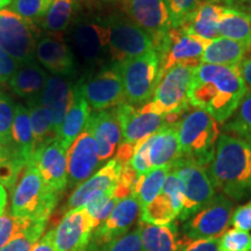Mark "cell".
Listing matches in <instances>:
<instances>
[{
    "label": "cell",
    "instance_id": "816d5d0a",
    "mask_svg": "<svg viewBox=\"0 0 251 251\" xmlns=\"http://www.w3.org/2000/svg\"><path fill=\"white\" fill-rule=\"evenodd\" d=\"M240 71L242 75L247 89L251 91V57L244 58L240 64Z\"/></svg>",
    "mask_w": 251,
    "mask_h": 251
},
{
    "label": "cell",
    "instance_id": "ab89813d",
    "mask_svg": "<svg viewBox=\"0 0 251 251\" xmlns=\"http://www.w3.org/2000/svg\"><path fill=\"white\" fill-rule=\"evenodd\" d=\"M15 107L17 105L13 100L8 98L5 93L0 92V143L11 149H13L12 126H13Z\"/></svg>",
    "mask_w": 251,
    "mask_h": 251
},
{
    "label": "cell",
    "instance_id": "f6af8a7d",
    "mask_svg": "<svg viewBox=\"0 0 251 251\" xmlns=\"http://www.w3.org/2000/svg\"><path fill=\"white\" fill-rule=\"evenodd\" d=\"M161 193L170 199L176 213L179 216L184 206V191L179 177L172 169L169 171L168 176H166Z\"/></svg>",
    "mask_w": 251,
    "mask_h": 251
},
{
    "label": "cell",
    "instance_id": "7402d4cb",
    "mask_svg": "<svg viewBox=\"0 0 251 251\" xmlns=\"http://www.w3.org/2000/svg\"><path fill=\"white\" fill-rule=\"evenodd\" d=\"M227 7H234L228 0H203L181 21L179 27L203 40H214L219 35V20Z\"/></svg>",
    "mask_w": 251,
    "mask_h": 251
},
{
    "label": "cell",
    "instance_id": "ee69618b",
    "mask_svg": "<svg viewBox=\"0 0 251 251\" xmlns=\"http://www.w3.org/2000/svg\"><path fill=\"white\" fill-rule=\"evenodd\" d=\"M220 251H251V234L229 229L220 237Z\"/></svg>",
    "mask_w": 251,
    "mask_h": 251
},
{
    "label": "cell",
    "instance_id": "9a60e30c",
    "mask_svg": "<svg viewBox=\"0 0 251 251\" xmlns=\"http://www.w3.org/2000/svg\"><path fill=\"white\" fill-rule=\"evenodd\" d=\"M121 6L126 17L152 37L153 45L172 27L165 0H121Z\"/></svg>",
    "mask_w": 251,
    "mask_h": 251
},
{
    "label": "cell",
    "instance_id": "681fc988",
    "mask_svg": "<svg viewBox=\"0 0 251 251\" xmlns=\"http://www.w3.org/2000/svg\"><path fill=\"white\" fill-rule=\"evenodd\" d=\"M181 251H220V237L196 240L188 243Z\"/></svg>",
    "mask_w": 251,
    "mask_h": 251
},
{
    "label": "cell",
    "instance_id": "836d02e7",
    "mask_svg": "<svg viewBox=\"0 0 251 251\" xmlns=\"http://www.w3.org/2000/svg\"><path fill=\"white\" fill-rule=\"evenodd\" d=\"M170 170V168H158L152 169L144 175H139L134 196L139 199L142 208L161 193L163 184Z\"/></svg>",
    "mask_w": 251,
    "mask_h": 251
},
{
    "label": "cell",
    "instance_id": "f35d334b",
    "mask_svg": "<svg viewBox=\"0 0 251 251\" xmlns=\"http://www.w3.org/2000/svg\"><path fill=\"white\" fill-rule=\"evenodd\" d=\"M87 251H143L139 224L133 230H129L127 234L115 238L111 242L100 246L90 244Z\"/></svg>",
    "mask_w": 251,
    "mask_h": 251
},
{
    "label": "cell",
    "instance_id": "7c38bea8",
    "mask_svg": "<svg viewBox=\"0 0 251 251\" xmlns=\"http://www.w3.org/2000/svg\"><path fill=\"white\" fill-rule=\"evenodd\" d=\"M231 215V200L224 194H219L186 220L183 226V235L188 241L221 237L230 224Z\"/></svg>",
    "mask_w": 251,
    "mask_h": 251
},
{
    "label": "cell",
    "instance_id": "d4e9b609",
    "mask_svg": "<svg viewBox=\"0 0 251 251\" xmlns=\"http://www.w3.org/2000/svg\"><path fill=\"white\" fill-rule=\"evenodd\" d=\"M109 33L105 23L83 21L75 27L74 43L86 62H96L108 48Z\"/></svg>",
    "mask_w": 251,
    "mask_h": 251
},
{
    "label": "cell",
    "instance_id": "c3c4849f",
    "mask_svg": "<svg viewBox=\"0 0 251 251\" xmlns=\"http://www.w3.org/2000/svg\"><path fill=\"white\" fill-rule=\"evenodd\" d=\"M18 68V63L0 48V83H6L11 79Z\"/></svg>",
    "mask_w": 251,
    "mask_h": 251
},
{
    "label": "cell",
    "instance_id": "4fadbf2b",
    "mask_svg": "<svg viewBox=\"0 0 251 251\" xmlns=\"http://www.w3.org/2000/svg\"><path fill=\"white\" fill-rule=\"evenodd\" d=\"M76 86L94 111L117 107L125 102L124 84L114 64L102 68L98 74L81 80Z\"/></svg>",
    "mask_w": 251,
    "mask_h": 251
},
{
    "label": "cell",
    "instance_id": "5bb4252c",
    "mask_svg": "<svg viewBox=\"0 0 251 251\" xmlns=\"http://www.w3.org/2000/svg\"><path fill=\"white\" fill-rule=\"evenodd\" d=\"M97 225L86 207L70 209L54 229L56 251H87Z\"/></svg>",
    "mask_w": 251,
    "mask_h": 251
},
{
    "label": "cell",
    "instance_id": "4316f807",
    "mask_svg": "<svg viewBox=\"0 0 251 251\" xmlns=\"http://www.w3.org/2000/svg\"><path fill=\"white\" fill-rule=\"evenodd\" d=\"M91 115V107L77 86L74 87L70 106L57 134V140L65 149L70 148L79 135L85 130Z\"/></svg>",
    "mask_w": 251,
    "mask_h": 251
},
{
    "label": "cell",
    "instance_id": "ba28073f",
    "mask_svg": "<svg viewBox=\"0 0 251 251\" xmlns=\"http://www.w3.org/2000/svg\"><path fill=\"white\" fill-rule=\"evenodd\" d=\"M171 169L179 177L184 191V206L178 218L186 221L215 197L214 184L206 166L187 157L178 159Z\"/></svg>",
    "mask_w": 251,
    "mask_h": 251
},
{
    "label": "cell",
    "instance_id": "603a6c76",
    "mask_svg": "<svg viewBox=\"0 0 251 251\" xmlns=\"http://www.w3.org/2000/svg\"><path fill=\"white\" fill-rule=\"evenodd\" d=\"M74 85L64 76L51 75L48 77L45 89L40 96V102L48 113L52 128L58 134L70 106Z\"/></svg>",
    "mask_w": 251,
    "mask_h": 251
},
{
    "label": "cell",
    "instance_id": "5b68a950",
    "mask_svg": "<svg viewBox=\"0 0 251 251\" xmlns=\"http://www.w3.org/2000/svg\"><path fill=\"white\" fill-rule=\"evenodd\" d=\"M113 64L121 76L126 102L133 106H143L149 102L161 80L159 56L156 50Z\"/></svg>",
    "mask_w": 251,
    "mask_h": 251
},
{
    "label": "cell",
    "instance_id": "f1b7e54d",
    "mask_svg": "<svg viewBox=\"0 0 251 251\" xmlns=\"http://www.w3.org/2000/svg\"><path fill=\"white\" fill-rule=\"evenodd\" d=\"M249 50V47L237 41L226 39V37H216L208 43L200 63L235 67L241 64Z\"/></svg>",
    "mask_w": 251,
    "mask_h": 251
},
{
    "label": "cell",
    "instance_id": "11a10c76",
    "mask_svg": "<svg viewBox=\"0 0 251 251\" xmlns=\"http://www.w3.org/2000/svg\"><path fill=\"white\" fill-rule=\"evenodd\" d=\"M11 4H12V0H0V11H1V9L8 8Z\"/></svg>",
    "mask_w": 251,
    "mask_h": 251
},
{
    "label": "cell",
    "instance_id": "cb8c5ba5",
    "mask_svg": "<svg viewBox=\"0 0 251 251\" xmlns=\"http://www.w3.org/2000/svg\"><path fill=\"white\" fill-rule=\"evenodd\" d=\"M144 144L151 170L158 168L171 169L176 162L183 157L176 124L163 127L144 141Z\"/></svg>",
    "mask_w": 251,
    "mask_h": 251
},
{
    "label": "cell",
    "instance_id": "e0dca14e",
    "mask_svg": "<svg viewBox=\"0 0 251 251\" xmlns=\"http://www.w3.org/2000/svg\"><path fill=\"white\" fill-rule=\"evenodd\" d=\"M68 185L70 187L86 181L98 168V146L93 135L85 129L68 149Z\"/></svg>",
    "mask_w": 251,
    "mask_h": 251
},
{
    "label": "cell",
    "instance_id": "7bdbcfd3",
    "mask_svg": "<svg viewBox=\"0 0 251 251\" xmlns=\"http://www.w3.org/2000/svg\"><path fill=\"white\" fill-rule=\"evenodd\" d=\"M35 221H31L29 219L17 218L11 213H4L0 216V250L7 244L11 238L20 233L25 228L33 224Z\"/></svg>",
    "mask_w": 251,
    "mask_h": 251
},
{
    "label": "cell",
    "instance_id": "7dc6e473",
    "mask_svg": "<svg viewBox=\"0 0 251 251\" xmlns=\"http://www.w3.org/2000/svg\"><path fill=\"white\" fill-rule=\"evenodd\" d=\"M230 224L240 230H251V201L238 207L231 215Z\"/></svg>",
    "mask_w": 251,
    "mask_h": 251
},
{
    "label": "cell",
    "instance_id": "8992f818",
    "mask_svg": "<svg viewBox=\"0 0 251 251\" xmlns=\"http://www.w3.org/2000/svg\"><path fill=\"white\" fill-rule=\"evenodd\" d=\"M41 39L36 23L25 19L9 8L0 11V48L18 65L33 62Z\"/></svg>",
    "mask_w": 251,
    "mask_h": 251
},
{
    "label": "cell",
    "instance_id": "2e32d148",
    "mask_svg": "<svg viewBox=\"0 0 251 251\" xmlns=\"http://www.w3.org/2000/svg\"><path fill=\"white\" fill-rule=\"evenodd\" d=\"M68 150L57 139L36 148L30 162L41 177L55 192L61 193L68 185Z\"/></svg>",
    "mask_w": 251,
    "mask_h": 251
},
{
    "label": "cell",
    "instance_id": "b9f144b4",
    "mask_svg": "<svg viewBox=\"0 0 251 251\" xmlns=\"http://www.w3.org/2000/svg\"><path fill=\"white\" fill-rule=\"evenodd\" d=\"M118 202L119 200L114 196V191H109V192L96 198L92 201L87 203L85 207L87 212L90 213V215L93 218L94 222H96L97 228L103 224L106 219L111 215V213Z\"/></svg>",
    "mask_w": 251,
    "mask_h": 251
},
{
    "label": "cell",
    "instance_id": "44dd1931",
    "mask_svg": "<svg viewBox=\"0 0 251 251\" xmlns=\"http://www.w3.org/2000/svg\"><path fill=\"white\" fill-rule=\"evenodd\" d=\"M35 56L52 75L70 76L75 71V58L61 33H49L39 40Z\"/></svg>",
    "mask_w": 251,
    "mask_h": 251
},
{
    "label": "cell",
    "instance_id": "8d00e7d4",
    "mask_svg": "<svg viewBox=\"0 0 251 251\" xmlns=\"http://www.w3.org/2000/svg\"><path fill=\"white\" fill-rule=\"evenodd\" d=\"M225 130L251 142V92L244 96L233 117L225 125Z\"/></svg>",
    "mask_w": 251,
    "mask_h": 251
},
{
    "label": "cell",
    "instance_id": "d590c367",
    "mask_svg": "<svg viewBox=\"0 0 251 251\" xmlns=\"http://www.w3.org/2000/svg\"><path fill=\"white\" fill-rule=\"evenodd\" d=\"M26 163L21 161L13 149L0 143V184L13 191L20 174L26 168Z\"/></svg>",
    "mask_w": 251,
    "mask_h": 251
},
{
    "label": "cell",
    "instance_id": "1f68e13d",
    "mask_svg": "<svg viewBox=\"0 0 251 251\" xmlns=\"http://www.w3.org/2000/svg\"><path fill=\"white\" fill-rule=\"evenodd\" d=\"M79 7V0H52L41 26L50 33H62L70 26Z\"/></svg>",
    "mask_w": 251,
    "mask_h": 251
},
{
    "label": "cell",
    "instance_id": "9c48e42d",
    "mask_svg": "<svg viewBox=\"0 0 251 251\" xmlns=\"http://www.w3.org/2000/svg\"><path fill=\"white\" fill-rule=\"evenodd\" d=\"M196 68L176 65L163 75L157 84L150 106L162 115L183 117L190 106L188 91Z\"/></svg>",
    "mask_w": 251,
    "mask_h": 251
},
{
    "label": "cell",
    "instance_id": "ac0fdd59",
    "mask_svg": "<svg viewBox=\"0 0 251 251\" xmlns=\"http://www.w3.org/2000/svg\"><path fill=\"white\" fill-rule=\"evenodd\" d=\"M141 211L142 207L134 194L120 200L106 221L96 229L91 244L100 246L127 234L136 222Z\"/></svg>",
    "mask_w": 251,
    "mask_h": 251
},
{
    "label": "cell",
    "instance_id": "30bf717a",
    "mask_svg": "<svg viewBox=\"0 0 251 251\" xmlns=\"http://www.w3.org/2000/svg\"><path fill=\"white\" fill-rule=\"evenodd\" d=\"M103 23L108 28V50L113 63L137 57L155 49L152 37L126 15H109Z\"/></svg>",
    "mask_w": 251,
    "mask_h": 251
},
{
    "label": "cell",
    "instance_id": "d6a6232c",
    "mask_svg": "<svg viewBox=\"0 0 251 251\" xmlns=\"http://www.w3.org/2000/svg\"><path fill=\"white\" fill-rule=\"evenodd\" d=\"M27 108L29 111L31 130H33L36 148L50 142V141L57 139V135H56V131L52 128L48 113L41 105L40 99L36 98L28 100Z\"/></svg>",
    "mask_w": 251,
    "mask_h": 251
},
{
    "label": "cell",
    "instance_id": "52a82bcc",
    "mask_svg": "<svg viewBox=\"0 0 251 251\" xmlns=\"http://www.w3.org/2000/svg\"><path fill=\"white\" fill-rule=\"evenodd\" d=\"M211 41L192 35L180 27H171L164 36L155 43L159 56V76L176 65H188L197 68Z\"/></svg>",
    "mask_w": 251,
    "mask_h": 251
},
{
    "label": "cell",
    "instance_id": "bcb514c9",
    "mask_svg": "<svg viewBox=\"0 0 251 251\" xmlns=\"http://www.w3.org/2000/svg\"><path fill=\"white\" fill-rule=\"evenodd\" d=\"M203 0H165L171 15L172 27H179L181 21L192 13Z\"/></svg>",
    "mask_w": 251,
    "mask_h": 251
},
{
    "label": "cell",
    "instance_id": "74e56055",
    "mask_svg": "<svg viewBox=\"0 0 251 251\" xmlns=\"http://www.w3.org/2000/svg\"><path fill=\"white\" fill-rule=\"evenodd\" d=\"M46 225V221L33 222L20 233L14 235L0 251H31L42 236Z\"/></svg>",
    "mask_w": 251,
    "mask_h": 251
},
{
    "label": "cell",
    "instance_id": "6f0895ef",
    "mask_svg": "<svg viewBox=\"0 0 251 251\" xmlns=\"http://www.w3.org/2000/svg\"><path fill=\"white\" fill-rule=\"evenodd\" d=\"M111 2H121V0H109Z\"/></svg>",
    "mask_w": 251,
    "mask_h": 251
},
{
    "label": "cell",
    "instance_id": "6da1fadb",
    "mask_svg": "<svg viewBox=\"0 0 251 251\" xmlns=\"http://www.w3.org/2000/svg\"><path fill=\"white\" fill-rule=\"evenodd\" d=\"M247 90L240 65L199 64L193 71L188 100L218 124H224L233 117Z\"/></svg>",
    "mask_w": 251,
    "mask_h": 251
},
{
    "label": "cell",
    "instance_id": "ffe728a7",
    "mask_svg": "<svg viewBox=\"0 0 251 251\" xmlns=\"http://www.w3.org/2000/svg\"><path fill=\"white\" fill-rule=\"evenodd\" d=\"M121 170L122 165L117 159L108 161L97 174H94L75 190L68 201L69 211L86 206L96 198L109 191H114L120 178Z\"/></svg>",
    "mask_w": 251,
    "mask_h": 251
},
{
    "label": "cell",
    "instance_id": "f546056e",
    "mask_svg": "<svg viewBox=\"0 0 251 251\" xmlns=\"http://www.w3.org/2000/svg\"><path fill=\"white\" fill-rule=\"evenodd\" d=\"M12 140L17 156L28 164L35 152L36 144L31 130L29 111L24 105H17L15 107L13 126H12Z\"/></svg>",
    "mask_w": 251,
    "mask_h": 251
},
{
    "label": "cell",
    "instance_id": "277c9868",
    "mask_svg": "<svg viewBox=\"0 0 251 251\" xmlns=\"http://www.w3.org/2000/svg\"><path fill=\"white\" fill-rule=\"evenodd\" d=\"M176 127L183 156L203 166L211 164L220 136L214 118L202 109H193L185 113Z\"/></svg>",
    "mask_w": 251,
    "mask_h": 251
},
{
    "label": "cell",
    "instance_id": "f907efd6",
    "mask_svg": "<svg viewBox=\"0 0 251 251\" xmlns=\"http://www.w3.org/2000/svg\"><path fill=\"white\" fill-rule=\"evenodd\" d=\"M52 236H54V230L48 231L40 238L39 242L35 244L31 251H56L54 242H52Z\"/></svg>",
    "mask_w": 251,
    "mask_h": 251
},
{
    "label": "cell",
    "instance_id": "3957f363",
    "mask_svg": "<svg viewBox=\"0 0 251 251\" xmlns=\"http://www.w3.org/2000/svg\"><path fill=\"white\" fill-rule=\"evenodd\" d=\"M11 214L31 221H48L58 202L59 193L51 190L34 165L27 164L12 191Z\"/></svg>",
    "mask_w": 251,
    "mask_h": 251
},
{
    "label": "cell",
    "instance_id": "d6986e66",
    "mask_svg": "<svg viewBox=\"0 0 251 251\" xmlns=\"http://www.w3.org/2000/svg\"><path fill=\"white\" fill-rule=\"evenodd\" d=\"M85 129L89 130L96 140L100 162L111 158L122 139L120 122L115 108L91 113Z\"/></svg>",
    "mask_w": 251,
    "mask_h": 251
},
{
    "label": "cell",
    "instance_id": "4dcf8cb0",
    "mask_svg": "<svg viewBox=\"0 0 251 251\" xmlns=\"http://www.w3.org/2000/svg\"><path fill=\"white\" fill-rule=\"evenodd\" d=\"M219 35L251 47V14L236 7H227L218 24Z\"/></svg>",
    "mask_w": 251,
    "mask_h": 251
},
{
    "label": "cell",
    "instance_id": "83f0119b",
    "mask_svg": "<svg viewBox=\"0 0 251 251\" xmlns=\"http://www.w3.org/2000/svg\"><path fill=\"white\" fill-rule=\"evenodd\" d=\"M48 77L47 72L39 64L31 62L20 65L8 80V84L12 91L19 97L31 100L40 98Z\"/></svg>",
    "mask_w": 251,
    "mask_h": 251
},
{
    "label": "cell",
    "instance_id": "9f6ffc18",
    "mask_svg": "<svg viewBox=\"0 0 251 251\" xmlns=\"http://www.w3.org/2000/svg\"><path fill=\"white\" fill-rule=\"evenodd\" d=\"M229 2H230L231 5L234 4H241V2H246V1H249V0H228Z\"/></svg>",
    "mask_w": 251,
    "mask_h": 251
},
{
    "label": "cell",
    "instance_id": "f5cc1de1",
    "mask_svg": "<svg viewBox=\"0 0 251 251\" xmlns=\"http://www.w3.org/2000/svg\"><path fill=\"white\" fill-rule=\"evenodd\" d=\"M79 1L89 9H101L107 4H111L109 0H79Z\"/></svg>",
    "mask_w": 251,
    "mask_h": 251
},
{
    "label": "cell",
    "instance_id": "60d3db41",
    "mask_svg": "<svg viewBox=\"0 0 251 251\" xmlns=\"http://www.w3.org/2000/svg\"><path fill=\"white\" fill-rule=\"evenodd\" d=\"M52 0H12L9 9L28 20L36 21L46 17Z\"/></svg>",
    "mask_w": 251,
    "mask_h": 251
},
{
    "label": "cell",
    "instance_id": "e575fe53",
    "mask_svg": "<svg viewBox=\"0 0 251 251\" xmlns=\"http://www.w3.org/2000/svg\"><path fill=\"white\" fill-rule=\"evenodd\" d=\"M177 216L170 199L163 193H159L141 211V221L150 225H169L175 222Z\"/></svg>",
    "mask_w": 251,
    "mask_h": 251
},
{
    "label": "cell",
    "instance_id": "db71d44e",
    "mask_svg": "<svg viewBox=\"0 0 251 251\" xmlns=\"http://www.w3.org/2000/svg\"><path fill=\"white\" fill-rule=\"evenodd\" d=\"M6 205H7V192L6 188L0 184V216L5 213Z\"/></svg>",
    "mask_w": 251,
    "mask_h": 251
},
{
    "label": "cell",
    "instance_id": "7a4b0ae2",
    "mask_svg": "<svg viewBox=\"0 0 251 251\" xmlns=\"http://www.w3.org/2000/svg\"><path fill=\"white\" fill-rule=\"evenodd\" d=\"M209 176L214 187L230 199L250 196L251 142L234 135H220Z\"/></svg>",
    "mask_w": 251,
    "mask_h": 251
},
{
    "label": "cell",
    "instance_id": "8fae6325",
    "mask_svg": "<svg viewBox=\"0 0 251 251\" xmlns=\"http://www.w3.org/2000/svg\"><path fill=\"white\" fill-rule=\"evenodd\" d=\"M115 111L120 122L124 143L134 146L149 139L165 126L177 124L181 119L178 115L158 114L151 108L150 102H147L141 108L122 102L115 107Z\"/></svg>",
    "mask_w": 251,
    "mask_h": 251
},
{
    "label": "cell",
    "instance_id": "680465c9",
    "mask_svg": "<svg viewBox=\"0 0 251 251\" xmlns=\"http://www.w3.org/2000/svg\"><path fill=\"white\" fill-rule=\"evenodd\" d=\"M250 49H251V47H250Z\"/></svg>",
    "mask_w": 251,
    "mask_h": 251
},
{
    "label": "cell",
    "instance_id": "484cf974",
    "mask_svg": "<svg viewBox=\"0 0 251 251\" xmlns=\"http://www.w3.org/2000/svg\"><path fill=\"white\" fill-rule=\"evenodd\" d=\"M139 226L143 251H181L190 243L184 235H180L175 222L159 226L140 220Z\"/></svg>",
    "mask_w": 251,
    "mask_h": 251
}]
</instances>
